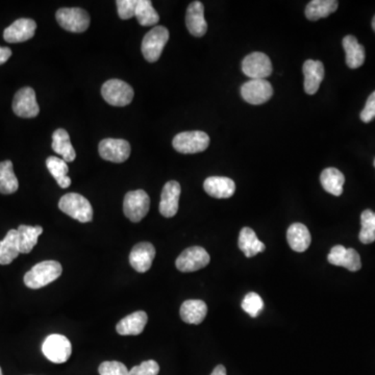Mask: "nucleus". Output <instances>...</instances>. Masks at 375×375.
Wrapping results in <instances>:
<instances>
[{"instance_id":"1","label":"nucleus","mask_w":375,"mask_h":375,"mask_svg":"<svg viewBox=\"0 0 375 375\" xmlns=\"http://www.w3.org/2000/svg\"><path fill=\"white\" fill-rule=\"evenodd\" d=\"M62 265L56 261H44L35 265L24 275V284L30 289H41L62 275Z\"/></svg>"},{"instance_id":"2","label":"nucleus","mask_w":375,"mask_h":375,"mask_svg":"<svg viewBox=\"0 0 375 375\" xmlns=\"http://www.w3.org/2000/svg\"><path fill=\"white\" fill-rule=\"evenodd\" d=\"M59 208L68 216L82 223L90 222L93 219L91 203L83 195L68 193L59 201Z\"/></svg>"},{"instance_id":"3","label":"nucleus","mask_w":375,"mask_h":375,"mask_svg":"<svg viewBox=\"0 0 375 375\" xmlns=\"http://www.w3.org/2000/svg\"><path fill=\"white\" fill-rule=\"evenodd\" d=\"M172 145L177 153L184 155L203 153L210 145V137L205 131H184L175 136Z\"/></svg>"},{"instance_id":"4","label":"nucleus","mask_w":375,"mask_h":375,"mask_svg":"<svg viewBox=\"0 0 375 375\" xmlns=\"http://www.w3.org/2000/svg\"><path fill=\"white\" fill-rule=\"evenodd\" d=\"M168 40L169 32L164 26H155L147 32L141 47L147 62L155 63L159 60Z\"/></svg>"},{"instance_id":"5","label":"nucleus","mask_w":375,"mask_h":375,"mask_svg":"<svg viewBox=\"0 0 375 375\" xmlns=\"http://www.w3.org/2000/svg\"><path fill=\"white\" fill-rule=\"evenodd\" d=\"M42 352L52 363L63 364L71 357L72 345L65 335L54 333L48 335L43 342Z\"/></svg>"},{"instance_id":"6","label":"nucleus","mask_w":375,"mask_h":375,"mask_svg":"<svg viewBox=\"0 0 375 375\" xmlns=\"http://www.w3.org/2000/svg\"><path fill=\"white\" fill-rule=\"evenodd\" d=\"M102 95L107 104L114 107H125L133 100V88L120 80H109L102 88Z\"/></svg>"},{"instance_id":"7","label":"nucleus","mask_w":375,"mask_h":375,"mask_svg":"<svg viewBox=\"0 0 375 375\" xmlns=\"http://www.w3.org/2000/svg\"><path fill=\"white\" fill-rule=\"evenodd\" d=\"M150 208V199L144 190L131 191L125 195L124 213L131 222H140Z\"/></svg>"},{"instance_id":"8","label":"nucleus","mask_w":375,"mask_h":375,"mask_svg":"<svg viewBox=\"0 0 375 375\" xmlns=\"http://www.w3.org/2000/svg\"><path fill=\"white\" fill-rule=\"evenodd\" d=\"M56 20L64 28L71 32H83L90 25L87 11L81 8H63L56 12Z\"/></svg>"},{"instance_id":"9","label":"nucleus","mask_w":375,"mask_h":375,"mask_svg":"<svg viewBox=\"0 0 375 375\" xmlns=\"http://www.w3.org/2000/svg\"><path fill=\"white\" fill-rule=\"evenodd\" d=\"M210 254L201 246L189 247L177 258V268L181 272H194L205 268L210 263Z\"/></svg>"},{"instance_id":"10","label":"nucleus","mask_w":375,"mask_h":375,"mask_svg":"<svg viewBox=\"0 0 375 375\" xmlns=\"http://www.w3.org/2000/svg\"><path fill=\"white\" fill-rule=\"evenodd\" d=\"M242 71L251 80H265L272 73L270 59L263 52H252L243 60Z\"/></svg>"},{"instance_id":"11","label":"nucleus","mask_w":375,"mask_h":375,"mask_svg":"<svg viewBox=\"0 0 375 375\" xmlns=\"http://www.w3.org/2000/svg\"><path fill=\"white\" fill-rule=\"evenodd\" d=\"M241 95L250 105H263L273 95V88L268 81L250 80L241 87Z\"/></svg>"},{"instance_id":"12","label":"nucleus","mask_w":375,"mask_h":375,"mask_svg":"<svg viewBox=\"0 0 375 375\" xmlns=\"http://www.w3.org/2000/svg\"><path fill=\"white\" fill-rule=\"evenodd\" d=\"M13 111L21 118H35L40 113L36 93L32 88H22L13 100Z\"/></svg>"},{"instance_id":"13","label":"nucleus","mask_w":375,"mask_h":375,"mask_svg":"<svg viewBox=\"0 0 375 375\" xmlns=\"http://www.w3.org/2000/svg\"><path fill=\"white\" fill-rule=\"evenodd\" d=\"M100 157L113 163H124L131 155V145L122 139H105L98 146Z\"/></svg>"},{"instance_id":"14","label":"nucleus","mask_w":375,"mask_h":375,"mask_svg":"<svg viewBox=\"0 0 375 375\" xmlns=\"http://www.w3.org/2000/svg\"><path fill=\"white\" fill-rule=\"evenodd\" d=\"M328 261L335 266L344 267L350 271H359L362 268L361 256L354 249H345L342 245H335L331 250Z\"/></svg>"},{"instance_id":"15","label":"nucleus","mask_w":375,"mask_h":375,"mask_svg":"<svg viewBox=\"0 0 375 375\" xmlns=\"http://www.w3.org/2000/svg\"><path fill=\"white\" fill-rule=\"evenodd\" d=\"M155 258V249L151 243H138L129 254V264L136 271L145 273L151 268Z\"/></svg>"},{"instance_id":"16","label":"nucleus","mask_w":375,"mask_h":375,"mask_svg":"<svg viewBox=\"0 0 375 375\" xmlns=\"http://www.w3.org/2000/svg\"><path fill=\"white\" fill-rule=\"evenodd\" d=\"M37 23L32 19H18L4 32V40L8 43H21L32 39L36 32Z\"/></svg>"},{"instance_id":"17","label":"nucleus","mask_w":375,"mask_h":375,"mask_svg":"<svg viewBox=\"0 0 375 375\" xmlns=\"http://www.w3.org/2000/svg\"><path fill=\"white\" fill-rule=\"evenodd\" d=\"M181 192V185L177 181H170L164 186L160 201V213L166 218H171L177 215Z\"/></svg>"},{"instance_id":"18","label":"nucleus","mask_w":375,"mask_h":375,"mask_svg":"<svg viewBox=\"0 0 375 375\" xmlns=\"http://www.w3.org/2000/svg\"><path fill=\"white\" fill-rule=\"evenodd\" d=\"M186 25L192 36L201 38L208 30V23L205 19V6L201 1H193L189 4L186 14Z\"/></svg>"},{"instance_id":"19","label":"nucleus","mask_w":375,"mask_h":375,"mask_svg":"<svg viewBox=\"0 0 375 375\" xmlns=\"http://www.w3.org/2000/svg\"><path fill=\"white\" fill-rule=\"evenodd\" d=\"M304 90L309 95H314L319 90L324 78V66L320 61L308 60L304 64Z\"/></svg>"},{"instance_id":"20","label":"nucleus","mask_w":375,"mask_h":375,"mask_svg":"<svg viewBox=\"0 0 375 375\" xmlns=\"http://www.w3.org/2000/svg\"><path fill=\"white\" fill-rule=\"evenodd\" d=\"M203 188L210 196L214 198H230L236 192V184L232 179L225 177H210L206 179Z\"/></svg>"},{"instance_id":"21","label":"nucleus","mask_w":375,"mask_h":375,"mask_svg":"<svg viewBox=\"0 0 375 375\" xmlns=\"http://www.w3.org/2000/svg\"><path fill=\"white\" fill-rule=\"evenodd\" d=\"M148 317L143 311H138L120 320L116 326V331L121 335H138L143 333Z\"/></svg>"},{"instance_id":"22","label":"nucleus","mask_w":375,"mask_h":375,"mask_svg":"<svg viewBox=\"0 0 375 375\" xmlns=\"http://www.w3.org/2000/svg\"><path fill=\"white\" fill-rule=\"evenodd\" d=\"M181 318L188 324H201L207 317L208 306L201 299L186 300L181 306Z\"/></svg>"},{"instance_id":"23","label":"nucleus","mask_w":375,"mask_h":375,"mask_svg":"<svg viewBox=\"0 0 375 375\" xmlns=\"http://www.w3.org/2000/svg\"><path fill=\"white\" fill-rule=\"evenodd\" d=\"M287 240L292 250L304 252L310 247L312 238L306 225L302 223H293L287 232Z\"/></svg>"},{"instance_id":"24","label":"nucleus","mask_w":375,"mask_h":375,"mask_svg":"<svg viewBox=\"0 0 375 375\" xmlns=\"http://www.w3.org/2000/svg\"><path fill=\"white\" fill-rule=\"evenodd\" d=\"M52 149L62 157L66 163H71L76 160V153L70 141V136L65 129H59L52 133Z\"/></svg>"},{"instance_id":"25","label":"nucleus","mask_w":375,"mask_h":375,"mask_svg":"<svg viewBox=\"0 0 375 375\" xmlns=\"http://www.w3.org/2000/svg\"><path fill=\"white\" fill-rule=\"evenodd\" d=\"M20 254L17 230H8L4 240L0 241V265L11 264Z\"/></svg>"},{"instance_id":"26","label":"nucleus","mask_w":375,"mask_h":375,"mask_svg":"<svg viewBox=\"0 0 375 375\" xmlns=\"http://www.w3.org/2000/svg\"><path fill=\"white\" fill-rule=\"evenodd\" d=\"M343 47L346 54V64L352 69L361 67L365 62L366 52L363 45L354 36H346L343 39Z\"/></svg>"},{"instance_id":"27","label":"nucleus","mask_w":375,"mask_h":375,"mask_svg":"<svg viewBox=\"0 0 375 375\" xmlns=\"http://www.w3.org/2000/svg\"><path fill=\"white\" fill-rule=\"evenodd\" d=\"M239 249L247 258H252V256L265 251L266 246H265L264 243L258 240L254 230L250 229V227H244V229L241 230L240 234H239Z\"/></svg>"},{"instance_id":"28","label":"nucleus","mask_w":375,"mask_h":375,"mask_svg":"<svg viewBox=\"0 0 375 375\" xmlns=\"http://www.w3.org/2000/svg\"><path fill=\"white\" fill-rule=\"evenodd\" d=\"M320 181L324 190L333 196H340L343 193L345 177L337 168L331 167V168L324 169L320 175Z\"/></svg>"},{"instance_id":"29","label":"nucleus","mask_w":375,"mask_h":375,"mask_svg":"<svg viewBox=\"0 0 375 375\" xmlns=\"http://www.w3.org/2000/svg\"><path fill=\"white\" fill-rule=\"evenodd\" d=\"M338 6H339V2L335 0H313L306 6V18L311 21L326 18L337 11Z\"/></svg>"},{"instance_id":"30","label":"nucleus","mask_w":375,"mask_h":375,"mask_svg":"<svg viewBox=\"0 0 375 375\" xmlns=\"http://www.w3.org/2000/svg\"><path fill=\"white\" fill-rule=\"evenodd\" d=\"M18 232L19 249L21 254H30L38 243L39 237L43 232L42 227H28L20 225L17 229Z\"/></svg>"},{"instance_id":"31","label":"nucleus","mask_w":375,"mask_h":375,"mask_svg":"<svg viewBox=\"0 0 375 375\" xmlns=\"http://www.w3.org/2000/svg\"><path fill=\"white\" fill-rule=\"evenodd\" d=\"M46 166H47L50 174L54 177L61 188L70 187L71 179L67 175L69 168H68L67 163L63 159H60L58 157H49L46 160Z\"/></svg>"},{"instance_id":"32","label":"nucleus","mask_w":375,"mask_h":375,"mask_svg":"<svg viewBox=\"0 0 375 375\" xmlns=\"http://www.w3.org/2000/svg\"><path fill=\"white\" fill-rule=\"evenodd\" d=\"M18 179L15 175L12 162H1L0 163V193L13 194L18 190Z\"/></svg>"},{"instance_id":"33","label":"nucleus","mask_w":375,"mask_h":375,"mask_svg":"<svg viewBox=\"0 0 375 375\" xmlns=\"http://www.w3.org/2000/svg\"><path fill=\"white\" fill-rule=\"evenodd\" d=\"M135 17L142 26L155 25L160 20L159 14L153 8V2L149 0H139Z\"/></svg>"},{"instance_id":"34","label":"nucleus","mask_w":375,"mask_h":375,"mask_svg":"<svg viewBox=\"0 0 375 375\" xmlns=\"http://www.w3.org/2000/svg\"><path fill=\"white\" fill-rule=\"evenodd\" d=\"M362 229L359 239L363 244H371L375 241V213L365 210L361 215Z\"/></svg>"},{"instance_id":"35","label":"nucleus","mask_w":375,"mask_h":375,"mask_svg":"<svg viewBox=\"0 0 375 375\" xmlns=\"http://www.w3.org/2000/svg\"><path fill=\"white\" fill-rule=\"evenodd\" d=\"M243 311L249 314L250 317L256 318L260 315L264 309V302L258 294L254 293V292H250L245 296L243 299L242 304Z\"/></svg>"},{"instance_id":"36","label":"nucleus","mask_w":375,"mask_h":375,"mask_svg":"<svg viewBox=\"0 0 375 375\" xmlns=\"http://www.w3.org/2000/svg\"><path fill=\"white\" fill-rule=\"evenodd\" d=\"M100 375H129V369L124 364L116 361H107L98 367Z\"/></svg>"},{"instance_id":"37","label":"nucleus","mask_w":375,"mask_h":375,"mask_svg":"<svg viewBox=\"0 0 375 375\" xmlns=\"http://www.w3.org/2000/svg\"><path fill=\"white\" fill-rule=\"evenodd\" d=\"M139 0H117L118 15L124 20L135 17L136 8H137Z\"/></svg>"},{"instance_id":"38","label":"nucleus","mask_w":375,"mask_h":375,"mask_svg":"<svg viewBox=\"0 0 375 375\" xmlns=\"http://www.w3.org/2000/svg\"><path fill=\"white\" fill-rule=\"evenodd\" d=\"M159 372V364L153 359H148V361L143 362L140 365L131 368L129 375H157Z\"/></svg>"},{"instance_id":"39","label":"nucleus","mask_w":375,"mask_h":375,"mask_svg":"<svg viewBox=\"0 0 375 375\" xmlns=\"http://www.w3.org/2000/svg\"><path fill=\"white\" fill-rule=\"evenodd\" d=\"M361 120L365 124H369L375 118V91L370 94L368 97L367 102H366L365 107L363 111L361 112Z\"/></svg>"},{"instance_id":"40","label":"nucleus","mask_w":375,"mask_h":375,"mask_svg":"<svg viewBox=\"0 0 375 375\" xmlns=\"http://www.w3.org/2000/svg\"><path fill=\"white\" fill-rule=\"evenodd\" d=\"M12 56V50L8 47H1L0 46V65L8 62V59Z\"/></svg>"},{"instance_id":"41","label":"nucleus","mask_w":375,"mask_h":375,"mask_svg":"<svg viewBox=\"0 0 375 375\" xmlns=\"http://www.w3.org/2000/svg\"><path fill=\"white\" fill-rule=\"evenodd\" d=\"M210 375H227V369H225V366L218 365L217 367H215V369L213 370L212 374Z\"/></svg>"},{"instance_id":"42","label":"nucleus","mask_w":375,"mask_h":375,"mask_svg":"<svg viewBox=\"0 0 375 375\" xmlns=\"http://www.w3.org/2000/svg\"><path fill=\"white\" fill-rule=\"evenodd\" d=\"M372 28H374L375 32V16L374 17V19H372Z\"/></svg>"},{"instance_id":"43","label":"nucleus","mask_w":375,"mask_h":375,"mask_svg":"<svg viewBox=\"0 0 375 375\" xmlns=\"http://www.w3.org/2000/svg\"><path fill=\"white\" fill-rule=\"evenodd\" d=\"M0 375H2L1 368H0Z\"/></svg>"},{"instance_id":"44","label":"nucleus","mask_w":375,"mask_h":375,"mask_svg":"<svg viewBox=\"0 0 375 375\" xmlns=\"http://www.w3.org/2000/svg\"><path fill=\"white\" fill-rule=\"evenodd\" d=\"M374 167H375V160H374Z\"/></svg>"}]
</instances>
